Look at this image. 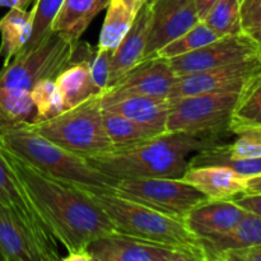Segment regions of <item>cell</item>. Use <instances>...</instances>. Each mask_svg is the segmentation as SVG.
Returning <instances> with one entry per match:
<instances>
[{"label":"cell","instance_id":"6da1fadb","mask_svg":"<svg viewBox=\"0 0 261 261\" xmlns=\"http://www.w3.org/2000/svg\"><path fill=\"white\" fill-rule=\"evenodd\" d=\"M219 143H222L221 138L167 132L134 145L86 158L96 170L116 180L181 178L189 167V155Z\"/></svg>","mask_w":261,"mask_h":261},{"label":"cell","instance_id":"7a4b0ae2","mask_svg":"<svg viewBox=\"0 0 261 261\" xmlns=\"http://www.w3.org/2000/svg\"><path fill=\"white\" fill-rule=\"evenodd\" d=\"M0 140L36 168L61 180L112 191L119 181L96 170L86 157L69 152L38 134L30 121L0 122Z\"/></svg>","mask_w":261,"mask_h":261},{"label":"cell","instance_id":"3957f363","mask_svg":"<svg viewBox=\"0 0 261 261\" xmlns=\"http://www.w3.org/2000/svg\"><path fill=\"white\" fill-rule=\"evenodd\" d=\"M76 186L109 217L116 232L157 244L204 251L201 241L185 226L182 218L161 213L112 190Z\"/></svg>","mask_w":261,"mask_h":261},{"label":"cell","instance_id":"277c9868","mask_svg":"<svg viewBox=\"0 0 261 261\" xmlns=\"http://www.w3.org/2000/svg\"><path fill=\"white\" fill-rule=\"evenodd\" d=\"M30 124L38 134L82 157L114 149L103 125L101 94L65 110L58 116L38 122L30 121Z\"/></svg>","mask_w":261,"mask_h":261},{"label":"cell","instance_id":"5b68a950","mask_svg":"<svg viewBox=\"0 0 261 261\" xmlns=\"http://www.w3.org/2000/svg\"><path fill=\"white\" fill-rule=\"evenodd\" d=\"M79 41L53 31L42 42L15 55L0 70V86L31 91L37 82L55 79L75 59Z\"/></svg>","mask_w":261,"mask_h":261},{"label":"cell","instance_id":"8992f818","mask_svg":"<svg viewBox=\"0 0 261 261\" xmlns=\"http://www.w3.org/2000/svg\"><path fill=\"white\" fill-rule=\"evenodd\" d=\"M241 91L214 92L171 99L166 132L222 138L229 133Z\"/></svg>","mask_w":261,"mask_h":261},{"label":"cell","instance_id":"52a82bcc","mask_svg":"<svg viewBox=\"0 0 261 261\" xmlns=\"http://www.w3.org/2000/svg\"><path fill=\"white\" fill-rule=\"evenodd\" d=\"M115 193L168 216L184 218L186 213L205 201L206 196L184 181L173 177L122 178Z\"/></svg>","mask_w":261,"mask_h":261},{"label":"cell","instance_id":"ba28073f","mask_svg":"<svg viewBox=\"0 0 261 261\" xmlns=\"http://www.w3.org/2000/svg\"><path fill=\"white\" fill-rule=\"evenodd\" d=\"M92 261H208L204 251L157 244L122 234H105L87 246Z\"/></svg>","mask_w":261,"mask_h":261},{"label":"cell","instance_id":"9c48e42d","mask_svg":"<svg viewBox=\"0 0 261 261\" xmlns=\"http://www.w3.org/2000/svg\"><path fill=\"white\" fill-rule=\"evenodd\" d=\"M254 58H261L256 41L249 33L240 32L217 38L198 50L171 59L168 63L175 75L180 76Z\"/></svg>","mask_w":261,"mask_h":261},{"label":"cell","instance_id":"30bf717a","mask_svg":"<svg viewBox=\"0 0 261 261\" xmlns=\"http://www.w3.org/2000/svg\"><path fill=\"white\" fill-rule=\"evenodd\" d=\"M176 78L168 60L157 56L144 59L109 87L101 96V106L133 96L170 98Z\"/></svg>","mask_w":261,"mask_h":261},{"label":"cell","instance_id":"8fae6325","mask_svg":"<svg viewBox=\"0 0 261 261\" xmlns=\"http://www.w3.org/2000/svg\"><path fill=\"white\" fill-rule=\"evenodd\" d=\"M261 69V58L185 74L176 78L170 99L214 92L242 91Z\"/></svg>","mask_w":261,"mask_h":261},{"label":"cell","instance_id":"7c38bea8","mask_svg":"<svg viewBox=\"0 0 261 261\" xmlns=\"http://www.w3.org/2000/svg\"><path fill=\"white\" fill-rule=\"evenodd\" d=\"M150 23L144 59L154 58L167 43L200 22L195 0H155L149 4Z\"/></svg>","mask_w":261,"mask_h":261},{"label":"cell","instance_id":"4fadbf2b","mask_svg":"<svg viewBox=\"0 0 261 261\" xmlns=\"http://www.w3.org/2000/svg\"><path fill=\"white\" fill-rule=\"evenodd\" d=\"M0 204L17 214L30 227L41 245L53 256L54 261L61 260L63 256L59 254L58 241L48 231L47 226L31 203L25 191L23 190L20 184L2 158H0Z\"/></svg>","mask_w":261,"mask_h":261},{"label":"cell","instance_id":"5bb4252c","mask_svg":"<svg viewBox=\"0 0 261 261\" xmlns=\"http://www.w3.org/2000/svg\"><path fill=\"white\" fill-rule=\"evenodd\" d=\"M0 261H54L30 227L2 204Z\"/></svg>","mask_w":261,"mask_h":261},{"label":"cell","instance_id":"9a60e30c","mask_svg":"<svg viewBox=\"0 0 261 261\" xmlns=\"http://www.w3.org/2000/svg\"><path fill=\"white\" fill-rule=\"evenodd\" d=\"M246 213L232 199H206L186 213L182 221L199 240H204L228 232Z\"/></svg>","mask_w":261,"mask_h":261},{"label":"cell","instance_id":"2e32d148","mask_svg":"<svg viewBox=\"0 0 261 261\" xmlns=\"http://www.w3.org/2000/svg\"><path fill=\"white\" fill-rule=\"evenodd\" d=\"M184 181L193 185L208 199H233L246 194V176L221 165L189 166Z\"/></svg>","mask_w":261,"mask_h":261},{"label":"cell","instance_id":"e0dca14e","mask_svg":"<svg viewBox=\"0 0 261 261\" xmlns=\"http://www.w3.org/2000/svg\"><path fill=\"white\" fill-rule=\"evenodd\" d=\"M150 10L149 5L145 4L140 10L137 20L129 32L125 35L121 42L112 51L110 60V86L119 81L122 75L144 60L145 47H147L148 32H149ZM109 89V88H107Z\"/></svg>","mask_w":261,"mask_h":261},{"label":"cell","instance_id":"ac0fdd59","mask_svg":"<svg viewBox=\"0 0 261 261\" xmlns=\"http://www.w3.org/2000/svg\"><path fill=\"white\" fill-rule=\"evenodd\" d=\"M91 48L92 46L87 42L79 41L74 61L55 78L65 110L71 109L91 97L101 94L94 87L87 60V55Z\"/></svg>","mask_w":261,"mask_h":261},{"label":"cell","instance_id":"d6986e66","mask_svg":"<svg viewBox=\"0 0 261 261\" xmlns=\"http://www.w3.org/2000/svg\"><path fill=\"white\" fill-rule=\"evenodd\" d=\"M102 109L121 115L142 126L154 130L158 134L167 133L166 124L171 110L170 98L145 96L125 97Z\"/></svg>","mask_w":261,"mask_h":261},{"label":"cell","instance_id":"ffe728a7","mask_svg":"<svg viewBox=\"0 0 261 261\" xmlns=\"http://www.w3.org/2000/svg\"><path fill=\"white\" fill-rule=\"evenodd\" d=\"M145 4V0H110L97 47L112 53L129 32Z\"/></svg>","mask_w":261,"mask_h":261},{"label":"cell","instance_id":"44dd1931","mask_svg":"<svg viewBox=\"0 0 261 261\" xmlns=\"http://www.w3.org/2000/svg\"><path fill=\"white\" fill-rule=\"evenodd\" d=\"M200 241L208 261H211L219 252L227 250L261 244V217L247 212L244 218L228 232L216 234Z\"/></svg>","mask_w":261,"mask_h":261},{"label":"cell","instance_id":"7402d4cb","mask_svg":"<svg viewBox=\"0 0 261 261\" xmlns=\"http://www.w3.org/2000/svg\"><path fill=\"white\" fill-rule=\"evenodd\" d=\"M110 0H64L53 22V31L81 40L92 20L106 9Z\"/></svg>","mask_w":261,"mask_h":261},{"label":"cell","instance_id":"603a6c76","mask_svg":"<svg viewBox=\"0 0 261 261\" xmlns=\"http://www.w3.org/2000/svg\"><path fill=\"white\" fill-rule=\"evenodd\" d=\"M33 30V12L20 8H10L0 19V58H4L3 66L10 63L30 41Z\"/></svg>","mask_w":261,"mask_h":261},{"label":"cell","instance_id":"cb8c5ba5","mask_svg":"<svg viewBox=\"0 0 261 261\" xmlns=\"http://www.w3.org/2000/svg\"><path fill=\"white\" fill-rule=\"evenodd\" d=\"M261 127V69L244 87L232 114L229 133Z\"/></svg>","mask_w":261,"mask_h":261},{"label":"cell","instance_id":"d4e9b609","mask_svg":"<svg viewBox=\"0 0 261 261\" xmlns=\"http://www.w3.org/2000/svg\"><path fill=\"white\" fill-rule=\"evenodd\" d=\"M102 117H103V125L106 129L107 135L114 149L129 147L137 143L144 142L150 138L160 135L154 130L142 126L126 117L119 114L102 109Z\"/></svg>","mask_w":261,"mask_h":261},{"label":"cell","instance_id":"484cf974","mask_svg":"<svg viewBox=\"0 0 261 261\" xmlns=\"http://www.w3.org/2000/svg\"><path fill=\"white\" fill-rule=\"evenodd\" d=\"M217 38H219L218 36L203 20H200L193 28L186 31L184 35H181L180 37L175 38L170 43H167L165 47L161 48L155 54V56L166 59V60H171L173 58H177V56L185 55V54L191 53V51L198 50V48L216 41Z\"/></svg>","mask_w":261,"mask_h":261},{"label":"cell","instance_id":"4316f807","mask_svg":"<svg viewBox=\"0 0 261 261\" xmlns=\"http://www.w3.org/2000/svg\"><path fill=\"white\" fill-rule=\"evenodd\" d=\"M30 93L35 106V116L31 122L48 120L65 111L63 97L59 92L55 79H43L37 82L31 88Z\"/></svg>","mask_w":261,"mask_h":261},{"label":"cell","instance_id":"83f0119b","mask_svg":"<svg viewBox=\"0 0 261 261\" xmlns=\"http://www.w3.org/2000/svg\"><path fill=\"white\" fill-rule=\"evenodd\" d=\"M35 106L28 91L0 86V122L32 121Z\"/></svg>","mask_w":261,"mask_h":261},{"label":"cell","instance_id":"f1b7e54d","mask_svg":"<svg viewBox=\"0 0 261 261\" xmlns=\"http://www.w3.org/2000/svg\"><path fill=\"white\" fill-rule=\"evenodd\" d=\"M241 0H219L203 20L218 37L244 32L240 14Z\"/></svg>","mask_w":261,"mask_h":261},{"label":"cell","instance_id":"f546056e","mask_svg":"<svg viewBox=\"0 0 261 261\" xmlns=\"http://www.w3.org/2000/svg\"><path fill=\"white\" fill-rule=\"evenodd\" d=\"M63 3L64 0H35V5L32 8V36L22 51L31 50V48L38 46L53 32V22L58 15Z\"/></svg>","mask_w":261,"mask_h":261},{"label":"cell","instance_id":"4dcf8cb0","mask_svg":"<svg viewBox=\"0 0 261 261\" xmlns=\"http://www.w3.org/2000/svg\"><path fill=\"white\" fill-rule=\"evenodd\" d=\"M237 139L224 144V152L232 160L261 158V127H249L236 133Z\"/></svg>","mask_w":261,"mask_h":261},{"label":"cell","instance_id":"1f68e13d","mask_svg":"<svg viewBox=\"0 0 261 261\" xmlns=\"http://www.w3.org/2000/svg\"><path fill=\"white\" fill-rule=\"evenodd\" d=\"M111 54L112 53H110V51L97 47L96 50L91 48V51L87 55L92 81H93L97 91L101 94H103L110 86V60H111Z\"/></svg>","mask_w":261,"mask_h":261},{"label":"cell","instance_id":"d6a6232c","mask_svg":"<svg viewBox=\"0 0 261 261\" xmlns=\"http://www.w3.org/2000/svg\"><path fill=\"white\" fill-rule=\"evenodd\" d=\"M240 14L242 31L254 35L261 28V0H241Z\"/></svg>","mask_w":261,"mask_h":261},{"label":"cell","instance_id":"836d02e7","mask_svg":"<svg viewBox=\"0 0 261 261\" xmlns=\"http://www.w3.org/2000/svg\"><path fill=\"white\" fill-rule=\"evenodd\" d=\"M212 260L216 261H261V244L251 245L241 249L219 252Z\"/></svg>","mask_w":261,"mask_h":261},{"label":"cell","instance_id":"e575fe53","mask_svg":"<svg viewBox=\"0 0 261 261\" xmlns=\"http://www.w3.org/2000/svg\"><path fill=\"white\" fill-rule=\"evenodd\" d=\"M232 200L236 201L245 211L261 217V194H242Z\"/></svg>","mask_w":261,"mask_h":261},{"label":"cell","instance_id":"d590c367","mask_svg":"<svg viewBox=\"0 0 261 261\" xmlns=\"http://www.w3.org/2000/svg\"><path fill=\"white\" fill-rule=\"evenodd\" d=\"M218 2L219 0H195V8L199 19H205V17L212 10V8H213Z\"/></svg>","mask_w":261,"mask_h":261},{"label":"cell","instance_id":"8d00e7d4","mask_svg":"<svg viewBox=\"0 0 261 261\" xmlns=\"http://www.w3.org/2000/svg\"><path fill=\"white\" fill-rule=\"evenodd\" d=\"M63 261H92L91 255H89L88 250H74V251H69L66 256L61 257Z\"/></svg>","mask_w":261,"mask_h":261},{"label":"cell","instance_id":"74e56055","mask_svg":"<svg viewBox=\"0 0 261 261\" xmlns=\"http://www.w3.org/2000/svg\"><path fill=\"white\" fill-rule=\"evenodd\" d=\"M246 194H261V173L247 178Z\"/></svg>","mask_w":261,"mask_h":261},{"label":"cell","instance_id":"f35d334b","mask_svg":"<svg viewBox=\"0 0 261 261\" xmlns=\"http://www.w3.org/2000/svg\"><path fill=\"white\" fill-rule=\"evenodd\" d=\"M33 0H0V8H20V9H25L30 3Z\"/></svg>","mask_w":261,"mask_h":261},{"label":"cell","instance_id":"ab89813d","mask_svg":"<svg viewBox=\"0 0 261 261\" xmlns=\"http://www.w3.org/2000/svg\"><path fill=\"white\" fill-rule=\"evenodd\" d=\"M252 37H254V40L256 41L257 43V47H259V53H260V56H261V28L259 31H256V32L254 33V35H251Z\"/></svg>","mask_w":261,"mask_h":261},{"label":"cell","instance_id":"60d3db41","mask_svg":"<svg viewBox=\"0 0 261 261\" xmlns=\"http://www.w3.org/2000/svg\"><path fill=\"white\" fill-rule=\"evenodd\" d=\"M154 2H155V0H145V3H147L148 5H149V4H152V3H154Z\"/></svg>","mask_w":261,"mask_h":261}]
</instances>
